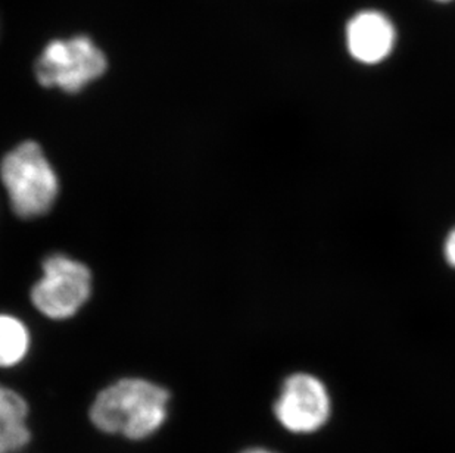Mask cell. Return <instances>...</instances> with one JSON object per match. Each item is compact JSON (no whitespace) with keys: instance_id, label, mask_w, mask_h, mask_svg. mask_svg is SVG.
<instances>
[{"instance_id":"obj_1","label":"cell","mask_w":455,"mask_h":453,"mask_svg":"<svg viewBox=\"0 0 455 453\" xmlns=\"http://www.w3.org/2000/svg\"><path fill=\"white\" fill-rule=\"evenodd\" d=\"M172 394L145 378H121L96 396L89 410L93 427L129 441H145L164 427Z\"/></svg>"},{"instance_id":"obj_2","label":"cell","mask_w":455,"mask_h":453,"mask_svg":"<svg viewBox=\"0 0 455 453\" xmlns=\"http://www.w3.org/2000/svg\"><path fill=\"white\" fill-rule=\"evenodd\" d=\"M0 180L9 205L22 219L48 214L60 196V177L42 146L22 141L0 163Z\"/></svg>"},{"instance_id":"obj_3","label":"cell","mask_w":455,"mask_h":453,"mask_svg":"<svg viewBox=\"0 0 455 453\" xmlns=\"http://www.w3.org/2000/svg\"><path fill=\"white\" fill-rule=\"evenodd\" d=\"M92 290L93 275L86 264L65 253H52L42 262V275L31 287L30 300L44 317L65 321L82 311Z\"/></svg>"},{"instance_id":"obj_4","label":"cell","mask_w":455,"mask_h":453,"mask_svg":"<svg viewBox=\"0 0 455 453\" xmlns=\"http://www.w3.org/2000/svg\"><path fill=\"white\" fill-rule=\"evenodd\" d=\"M107 58L89 37L53 40L36 62L37 82L48 89L78 93L107 71Z\"/></svg>"},{"instance_id":"obj_5","label":"cell","mask_w":455,"mask_h":453,"mask_svg":"<svg viewBox=\"0 0 455 453\" xmlns=\"http://www.w3.org/2000/svg\"><path fill=\"white\" fill-rule=\"evenodd\" d=\"M331 394L320 378L295 372L284 380L275 402V415L282 427L293 434H311L331 417Z\"/></svg>"},{"instance_id":"obj_6","label":"cell","mask_w":455,"mask_h":453,"mask_svg":"<svg viewBox=\"0 0 455 453\" xmlns=\"http://www.w3.org/2000/svg\"><path fill=\"white\" fill-rule=\"evenodd\" d=\"M395 24L378 9L354 13L345 26V44L349 56L363 65H379L395 49Z\"/></svg>"},{"instance_id":"obj_7","label":"cell","mask_w":455,"mask_h":453,"mask_svg":"<svg viewBox=\"0 0 455 453\" xmlns=\"http://www.w3.org/2000/svg\"><path fill=\"white\" fill-rule=\"evenodd\" d=\"M28 412L30 408L21 394L0 385V453H15L30 443Z\"/></svg>"},{"instance_id":"obj_8","label":"cell","mask_w":455,"mask_h":453,"mask_svg":"<svg viewBox=\"0 0 455 453\" xmlns=\"http://www.w3.org/2000/svg\"><path fill=\"white\" fill-rule=\"evenodd\" d=\"M31 349L30 329L12 314H0V368L24 362Z\"/></svg>"},{"instance_id":"obj_9","label":"cell","mask_w":455,"mask_h":453,"mask_svg":"<svg viewBox=\"0 0 455 453\" xmlns=\"http://www.w3.org/2000/svg\"><path fill=\"white\" fill-rule=\"evenodd\" d=\"M443 255H445V261L455 268V226L450 233H448L445 244H443Z\"/></svg>"},{"instance_id":"obj_10","label":"cell","mask_w":455,"mask_h":453,"mask_svg":"<svg viewBox=\"0 0 455 453\" xmlns=\"http://www.w3.org/2000/svg\"><path fill=\"white\" fill-rule=\"evenodd\" d=\"M242 453H275V452H271V450H267V449H261V448H255V449H248V450H245V452H242Z\"/></svg>"},{"instance_id":"obj_11","label":"cell","mask_w":455,"mask_h":453,"mask_svg":"<svg viewBox=\"0 0 455 453\" xmlns=\"http://www.w3.org/2000/svg\"><path fill=\"white\" fill-rule=\"evenodd\" d=\"M435 2H439V4H448V2H452V0H435Z\"/></svg>"}]
</instances>
